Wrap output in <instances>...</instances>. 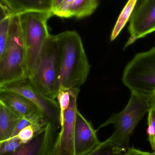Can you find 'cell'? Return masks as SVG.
Wrapping results in <instances>:
<instances>
[{
	"label": "cell",
	"mask_w": 155,
	"mask_h": 155,
	"mask_svg": "<svg viewBox=\"0 0 155 155\" xmlns=\"http://www.w3.org/2000/svg\"><path fill=\"white\" fill-rule=\"evenodd\" d=\"M0 89L13 91L32 102L41 111L45 120L56 130L61 128L60 109L57 101L39 93L31 85L29 78L19 79L5 84Z\"/></svg>",
	"instance_id": "52a82bcc"
},
{
	"label": "cell",
	"mask_w": 155,
	"mask_h": 155,
	"mask_svg": "<svg viewBox=\"0 0 155 155\" xmlns=\"http://www.w3.org/2000/svg\"><path fill=\"white\" fill-rule=\"evenodd\" d=\"M122 82L131 92L151 96L155 89V47L135 55L124 70Z\"/></svg>",
	"instance_id": "8992f818"
},
{
	"label": "cell",
	"mask_w": 155,
	"mask_h": 155,
	"mask_svg": "<svg viewBox=\"0 0 155 155\" xmlns=\"http://www.w3.org/2000/svg\"><path fill=\"white\" fill-rule=\"evenodd\" d=\"M62 1L63 0H53L52 10V11L55 7H57Z\"/></svg>",
	"instance_id": "cb8c5ba5"
},
{
	"label": "cell",
	"mask_w": 155,
	"mask_h": 155,
	"mask_svg": "<svg viewBox=\"0 0 155 155\" xmlns=\"http://www.w3.org/2000/svg\"><path fill=\"white\" fill-rule=\"evenodd\" d=\"M150 100H151V104H152V105L155 106V99L152 97L151 98H150Z\"/></svg>",
	"instance_id": "d4e9b609"
},
{
	"label": "cell",
	"mask_w": 155,
	"mask_h": 155,
	"mask_svg": "<svg viewBox=\"0 0 155 155\" xmlns=\"http://www.w3.org/2000/svg\"><path fill=\"white\" fill-rule=\"evenodd\" d=\"M60 56L55 35H50L39 54L29 81L45 96L55 99L60 87Z\"/></svg>",
	"instance_id": "3957f363"
},
{
	"label": "cell",
	"mask_w": 155,
	"mask_h": 155,
	"mask_svg": "<svg viewBox=\"0 0 155 155\" xmlns=\"http://www.w3.org/2000/svg\"><path fill=\"white\" fill-rule=\"evenodd\" d=\"M137 1V0H128L123 8L112 31L110 37L111 41L118 36L127 23L129 21Z\"/></svg>",
	"instance_id": "2e32d148"
},
{
	"label": "cell",
	"mask_w": 155,
	"mask_h": 155,
	"mask_svg": "<svg viewBox=\"0 0 155 155\" xmlns=\"http://www.w3.org/2000/svg\"><path fill=\"white\" fill-rule=\"evenodd\" d=\"M6 11L5 10L4 8L2 7V5L0 4V23L5 20V18L9 17Z\"/></svg>",
	"instance_id": "603a6c76"
},
{
	"label": "cell",
	"mask_w": 155,
	"mask_h": 155,
	"mask_svg": "<svg viewBox=\"0 0 155 155\" xmlns=\"http://www.w3.org/2000/svg\"><path fill=\"white\" fill-rule=\"evenodd\" d=\"M56 131L48 123L30 141L7 155H54Z\"/></svg>",
	"instance_id": "30bf717a"
},
{
	"label": "cell",
	"mask_w": 155,
	"mask_h": 155,
	"mask_svg": "<svg viewBox=\"0 0 155 155\" xmlns=\"http://www.w3.org/2000/svg\"><path fill=\"white\" fill-rule=\"evenodd\" d=\"M0 102L21 118L32 114H41L32 102L13 91L0 89Z\"/></svg>",
	"instance_id": "7c38bea8"
},
{
	"label": "cell",
	"mask_w": 155,
	"mask_h": 155,
	"mask_svg": "<svg viewBox=\"0 0 155 155\" xmlns=\"http://www.w3.org/2000/svg\"><path fill=\"white\" fill-rule=\"evenodd\" d=\"M153 153L144 152L134 147H130L126 153L125 155H153Z\"/></svg>",
	"instance_id": "7402d4cb"
},
{
	"label": "cell",
	"mask_w": 155,
	"mask_h": 155,
	"mask_svg": "<svg viewBox=\"0 0 155 155\" xmlns=\"http://www.w3.org/2000/svg\"><path fill=\"white\" fill-rule=\"evenodd\" d=\"M147 116V134L151 148L155 151V106L152 105Z\"/></svg>",
	"instance_id": "ac0fdd59"
},
{
	"label": "cell",
	"mask_w": 155,
	"mask_h": 155,
	"mask_svg": "<svg viewBox=\"0 0 155 155\" xmlns=\"http://www.w3.org/2000/svg\"><path fill=\"white\" fill-rule=\"evenodd\" d=\"M52 12L30 11L19 15L26 55L28 77L50 34L47 22Z\"/></svg>",
	"instance_id": "5b68a950"
},
{
	"label": "cell",
	"mask_w": 155,
	"mask_h": 155,
	"mask_svg": "<svg viewBox=\"0 0 155 155\" xmlns=\"http://www.w3.org/2000/svg\"><path fill=\"white\" fill-rule=\"evenodd\" d=\"M53 0H0L9 16L30 11L52 12Z\"/></svg>",
	"instance_id": "4fadbf2b"
},
{
	"label": "cell",
	"mask_w": 155,
	"mask_h": 155,
	"mask_svg": "<svg viewBox=\"0 0 155 155\" xmlns=\"http://www.w3.org/2000/svg\"><path fill=\"white\" fill-rule=\"evenodd\" d=\"M80 89L71 88L70 105L61 120V130L58 135L54 155H75L74 151V129L78 110L77 98Z\"/></svg>",
	"instance_id": "9c48e42d"
},
{
	"label": "cell",
	"mask_w": 155,
	"mask_h": 155,
	"mask_svg": "<svg viewBox=\"0 0 155 155\" xmlns=\"http://www.w3.org/2000/svg\"><path fill=\"white\" fill-rule=\"evenodd\" d=\"M74 0H63L61 3L52 11L53 15L61 18H68L70 17V11Z\"/></svg>",
	"instance_id": "44dd1931"
},
{
	"label": "cell",
	"mask_w": 155,
	"mask_h": 155,
	"mask_svg": "<svg viewBox=\"0 0 155 155\" xmlns=\"http://www.w3.org/2000/svg\"><path fill=\"white\" fill-rule=\"evenodd\" d=\"M0 105H1V103H0Z\"/></svg>",
	"instance_id": "83f0119b"
},
{
	"label": "cell",
	"mask_w": 155,
	"mask_h": 155,
	"mask_svg": "<svg viewBox=\"0 0 155 155\" xmlns=\"http://www.w3.org/2000/svg\"><path fill=\"white\" fill-rule=\"evenodd\" d=\"M126 153L107 140L101 143L96 148L86 155H125Z\"/></svg>",
	"instance_id": "e0dca14e"
},
{
	"label": "cell",
	"mask_w": 155,
	"mask_h": 155,
	"mask_svg": "<svg viewBox=\"0 0 155 155\" xmlns=\"http://www.w3.org/2000/svg\"><path fill=\"white\" fill-rule=\"evenodd\" d=\"M100 0H74L70 11V17L83 18L92 15Z\"/></svg>",
	"instance_id": "9a60e30c"
},
{
	"label": "cell",
	"mask_w": 155,
	"mask_h": 155,
	"mask_svg": "<svg viewBox=\"0 0 155 155\" xmlns=\"http://www.w3.org/2000/svg\"><path fill=\"white\" fill-rule=\"evenodd\" d=\"M129 21L130 36L124 49L155 31V0H137Z\"/></svg>",
	"instance_id": "ba28073f"
},
{
	"label": "cell",
	"mask_w": 155,
	"mask_h": 155,
	"mask_svg": "<svg viewBox=\"0 0 155 155\" xmlns=\"http://www.w3.org/2000/svg\"><path fill=\"white\" fill-rule=\"evenodd\" d=\"M150 97H153V98L155 99V89L153 90L152 92V94H151V96Z\"/></svg>",
	"instance_id": "484cf974"
},
{
	"label": "cell",
	"mask_w": 155,
	"mask_h": 155,
	"mask_svg": "<svg viewBox=\"0 0 155 155\" xmlns=\"http://www.w3.org/2000/svg\"><path fill=\"white\" fill-rule=\"evenodd\" d=\"M17 136L0 142V155H7L23 144Z\"/></svg>",
	"instance_id": "d6986e66"
},
{
	"label": "cell",
	"mask_w": 155,
	"mask_h": 155,
	"mask_svg": "<svg viewBox=\"0 0 155 155\" xmlns=\"http://www.w3.org/2000/svg\"><path fill=\"white\" fill-rule=\"evenodd\" d=\"M55 37L60 53V86L79 88L90 69L81 37L75 31H67Z\"/></svg>",
	"instance_id": "6da1fadb"
},
{
	"label": "cell",
	"mask_w": 155,
	"mask_h": 155,
	"mask_svg": "<svg viewBox=\"0 0 155 155\" xmlns=\"http://www.w3.org/2000/svg\"><path fill=\"white\" fill-rule=\"evenodd\" d=\"M96 132L90 122L78 110L74 129L75 155L87 154L101 143L97 138Z\"/></svg>",
	"instance_id": "8fae6325"
},
{
	"label": "cell",
	"mask_w": 155,
	"mask_h": 155,
	"mask_svg": "<svg viewBox=\"0 0 155 155\" xmlns=\"http://www.w3.org/2000/svg\"><path fill=\"white\" fill-rule=\"evenodd\" d=\"M152 104L148 97L131 92L130 99L124 108L118 114H113L97 131L108 125H114L115 131L107 139L123 152L130 148L129 141L136 127L145 115L148 113Z\"/></svg>",
	"instance_id": "7a4b0ae2"
},
{
	"label": "cell",
	"mask_w": 155,
	"mask_h": 155,
	"mask_svg": "<svg viewBox=\"0 0 155 155\" xmlns=\"http://www.w3.org/2000/svg\"><path fill=\"white\" fill-rule=\"evenodd\" d=\"M21 119V117L16 115L1 103L0 142L12 138L16 126Z\"/></svg>",
	"instance_id": "5bb4252c"
},
{
	"label": "cell",
	"mask_w": 155,
	"mask_h": 155,
	"mask_svg": "<svg viewBox=\"0 0 155 155\" xmlns=\"http://www.w3.org/2000/svg\"><path fill=\"white\" fill-rule=\"evenodd\" d=\"M153 153V155H155V151H154V152Z\"/></svg>",
	"instance_id": "4316f807"
},
{
	"label": "cell",
	"mask_w": 155,
	"mask_h": 155,
	"mask_svg": "<svg viewBox=\"0 0 155 155\" xmlns=\"http://www.w3.org/2000/svg\"><path fill=\"white\" fill-rule=\"evenodd\" d=\"M11 16L5 18L0 23V58L7 44Z\"/></svg>",
	"instance_id": "ffe728a7"
},
{
	"label": "cell",
	"mask_w": 155,
	"mask_h": 155,
	"mask_svg": "<svg viewBox=\"0 0 155 155\" xmlns=\"http://www.w3.org/2000/svg\"><path fill=\"white\" fill-rule=\"evenodd\" d=\"M28 78L26 55L19 15L11 16L6 47L0 58V86Z\"/></svg>",
	"instance_id": "277c9868"
}]
</instances>
